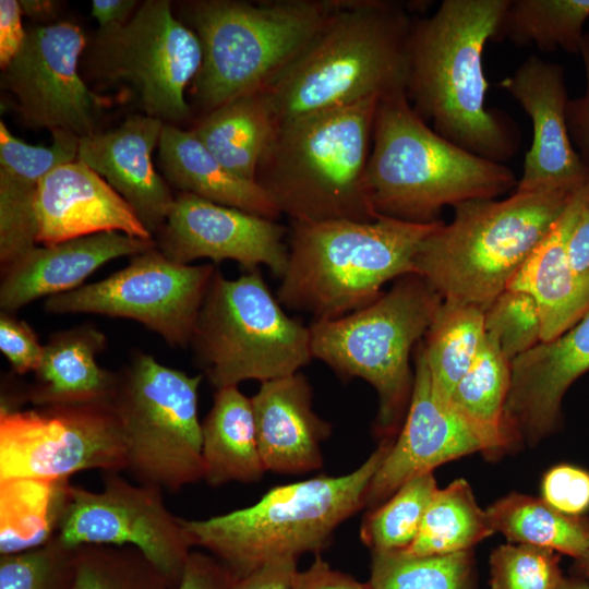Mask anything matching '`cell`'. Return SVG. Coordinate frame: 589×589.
Instances as JSON below:
<instances>
[{"label":"cell","instance_id":"1","mask_svg":"<svg viewBox=\"0 0 589 589\" xmlns=\"http://www.w3.org/2000/svg\"><path fill=\"white\" fill-rule=\"evenodd\" d=\"M509 0H444L412 23L406 95L416 113L454 144L503 163L520 133L505 113L485 107L482 53Z\"/></svg>","mask_w":589,"mask_h":589},{"label":"cell","instance_id":"2","mask_svg":"<svg viewBox=\"0 0 589 589\" xmlns=\"http://www.w3.org/2000/svg\"><path fill=\"white\" fill-rule=\"evenodd\" d=\"M413 21L385 0H340L298 57L265 88L276 123L405 92Z\"/></svg>","mask_w":589,"mask_h":589},{"label":"cell","instance_id":"3","mask_svg":"<svg viewBox=\"0 0 589 589\" xmlns=\"http://www.w3.org/2000/svg\"><path fill=\"white\" fill-rule=\"evenodd\" d=\"M380 98L276 123L255 181L290 221H371L365 183Z\"/></svg>","mask_w":589,"mask_h":589},{"label":"cell","instance_id":"4","mask_svg":"<svg viewBox=\"0 0 589 589\" xmlns=\"http://www.w3.org/2000/svg\"><path fill=\"white\" fill-rule=\"evenodd\" d=\"M517 182L505 164L437 134L416 113L405 92L378 100L365 170L377 216L431 224L440 220L444 206L495 199Z\"/></svg>","mask_w":589,"mask_h":589},{"label":"cell","instance_id":"5","mask_svg":"<svg viewBox=\"0 0 589 589\" xmlns=\"http://www.w3.org/2000/svg\"><path fill=\"white\" fill-rule=\"evenodd\" d=\"M393 438L354 470L278 485L256 503L206 519L180 518L191 546L206 549L237 579L279 558L320 554L334 531L366 504L370 483Z\"/></svg>","mask_w":589,"mask_h":589},{"label":"cell","instance_id":"6","mask_svg":"<svg viewBox=\"0 0 589 589\" xmlns=\"http://www.w3.org/2000/svg\"><path fill=\"white\" fill-rule=\"evenodd\" d=\"M440 221H291L277 299L314 320L356 312L375 301L385 284L414 273L418 248Z\"/></svg>","mask_w":589,"mask_h":589},{"label":"cell","instance_id":"7","mask_svg":"<svg viewBox=\"0 0 589 589\" xmlns=\"http://www.w3.org/2000/svg\"><path fill=\"white\" fill-rule=\"evenodd\" d=\"M578 189L514 191L503 200L455 205L452 221H440L420 243L414 274L443 299L470 303L485 312L548 236Z\"/></svg>","mask_w":589,"mask_h":589},{"label":"cell","instance_id":"8","mask_svg":"<svg viewBox=\"0 0 589 589\" xmlns=\"http://www.w3.org/2000/svg\"><path fill=\"white\" fill-rule=\"evenodd\" d=\"M340 0H197L189 19L203 51L191 95L204 115L265 89L305 48Z\"/></svg>","mask_w":589,"mask_h":589},{"label":"cell","instance_id":"9","mask_svg":"<svg viewBox=\"0 0 589 589\" xmlns=\"http://www.w3.org/2000/svg\"><path fill=\"white\" fill-rule=\"evenodd\" d=\"M443 298L418 274L397 278L369 305L309 326L313 359L338 375L368 382L378 397L375 433L393 438L405 420L414 382L412 348L425 336Z\"/></svg>","mask_w":589,"mask_h":589},{"label":"cell","instance_id":"10","mask_svg":"<svg viewBox=\"0 0 589 589\" xmlns=\"http://www.w3.org/2000/svg\"><path fill=\"white\" fill-rule=\"evenodd\" d=\"M310 328L290 317L259 269L235 279L215 271L190 345L216 388L300 372L313 358Z\"/></svg>","mask_w":589,"mask_h":589},{"label":"cell","instance_id":"11","mask_svg":"<svg viewBox=\"0 0 589 589\" xmlns=\"http://www.w3.org/2000/svg\"><path fill=\"white\" fill-rule=\"evenodd\" d=\"M117 374L111 404L124 436L127 470L137 483L167 492L203 480L199 387L204 376L145 352Z\"/></svg>","mask_w":589,"mask_h":589},{"label":"cell","instance_id":"12","mask_svg":"<svg viewBox=\"0 0 589 589\" xmlns=\"http://www.w3.org/2000/svg\"><path fill=\"white\" fill-rule=\"evenodd\" d=\"M82 57L88 77L128 85L144 115L166 124L190 117L184 93L201 68L202 45L169 1L146 0L124 24L99 28Z\"/></svg>","mask_w":589,"mask_h":589},{"label":"cell","instance_id":"13","mask_svg":"<svg viewBox=\"0 0 589 589\" xmlns=\"http://www.w3.org/2000/svg\"><path fill=\"white\" fill-rule=\"evenodd\" d=\"M127 466L111 400L0 409V480L65 481L80 471L120 472Z\"/></svg>","mask_w":589,"mask_h":589},{"label":"cell","instance_id":"14","mask_svg":"<svg viewBox=\"0 0 589 589\" xmlns=\"http://www.w3.org/2000/svg\"><path fill=\"white\" fill-rule=\"evenodd\" d=\"M215 271L213 264L173 262L154 247L101 280L47 298L45 310L133 320L169 346L184 348Z\"/></svg>","mask_w":589,"mask_h":589},{"label":"cell","instance_id":"15","mask_svg":"<svg viewBox=\"0 0 589 589\" xmlns=\"http://www.w3.org/2000/svg\"><path fill=\"white\" fill-rule=\"evenodd\" d=\"M100 492L70 484L57 537L67 545H130L140 550L175 588L191 544L180 517L166 507L163 491L104 472Z\"/></svg>","mask_w":589,"mask_h":589},{"label":"cell","instance_id":"16","mask_svg":"<svg viewBox=\"0 0 589 589\" xmlns=\"http://www.w3.org/2000/svg\"><path fill=\"white\" fill-rule=\"evenodd\" d=\"M87 43L71 22L26 29L20 51L1 73V87L14 96L26 127L65 130L80 137L100 131L107 98L86 85L79 69Z\"/></svg>","mask_w":589,"mask_h":589},{"label":"cell","instance_id":"17","mask_svg":"<svg viewBox=\"0 0 589 589\" xmlns=\"http://www.w3.org/2000/svg\"><path fill=\"white\" fill-rule=\"evenodd\" d=\"M479 452L496 456L505 453L506 447L501 438L473 423L450 400L435 392L421 340L416 351L414 382L405 420L370 483L365 505L372 510L410 479Z\"/></svg>","mask_w":589,"mask_h":589},{"label":"cell","instance_id":"18","mask_svg":"<svg viewBox=\"0 0 589 589\" xmlns=\"http://www.w3.org/2000/svg\"><path fill=\"white\" fill-rule=\"evenodd\" d=\"M288 231L277 220L179 192L155 242L180 264L229 260L245 271L267 266L281 278L288 263Z\"/></svg>","mask_w":589,"mask_h":589},{"label":"cell","instance_id":"19","mask_svg":"<svg viewBox=\"0 0 589 589\" xmlns=\"http://www.w3.org/2000/svg\"><path fill=\"white\" fill-rule=\"evenodd\" d=\"M500 85L519 104L532 124V142L515 191L574 190L589 181L567 128L569 98L563 68L532 55Z\"/></svg>","mask_w":589,"mask_h":589},{"label":"cell","instance_id":"20","mask_svg":"<svg viewBox=\"0 0 589 589\" xmlns=\"http://www.w3.org/2000/svg\"><path fill=\"white\" fill-rule=\"evenodd\" d=\"M589 371V310L558 337L540 341L512 361L503 426L509 449L534 445L562 425L569 387Z\"/></svg>","mask_w":589,"mask_h":589},{"label":"cell","instance_id":"21","mask_svg":"<svg viewBox=\"0 0 589 589\" xmlns=\"http://www.w3.org/2000/svg\"><path fill=\"white\" fill-rule=\"evenodd\" d=\"M164 125L144 113L130 116L115 130L82 136L77 156L123 197L153 238L176 196L152 161Z\"/></svg>","mask_w":589,"mask_h":589},{"label":"cell","instance_id":"22","mask_svg":"<svg viewBox=\"0 0 589 589\" xmlns=\"http://www.w3.org/2000/svg\"><path fill=\"white\" fill-rule=\"evenodd\" d=\"M36 216L37 244L41 245L106 231L154 239L123 197L79 159L44 177Z\"/></svg>","mask_w":589,"mask_h":589},{"label":"cell","instance_id":"23","mask_svg":"<svg viewBox=\"0 0 589 589\" xmlns=\"http://www.w3.org/2000/svg\"><path fill=\"white\" fill-rule=\"evenodd\" d=\"M154 247L155 239H142L119 231L36 245L1 271V311L15 313L39 298L77 289L107 262L121 256L131 257Z\"/></svg>","mask_w":589,"mask_h":589},{"label":"cell","instance_id":"24","mask_svg":"<svg viewBox=\"0 0 589 589\" xmlns=\"http://www.w3.org/2000/svg\"><path fill=\"white\" fill-rule=\"evenodd\" d=\"M301 372L262 382L251 397L259 453L266 471L303 474L323 466L321 444L332 425L313 410Z\"/></svg>","mask_w":589,"mask_h":589},{"label":"cell","instance_id":"25","mask_svg":"<svg viewBox=\"0 0 589 589\" xmlns=\"http://www.w3.org/2000/svg\"><path fill=\"white\" fill-rule=\"evenodd\" d=\"M47 146L27 144L0 121V266L5 269L37 244L36 200L41 180L79 156L80 136L55 130Z\"/></svg>","mask_w":589,"mask_h":589},{"label":"cell","instance_id":"26","mask_svg":"<svg viewBox=\"0 0 589 589\" xmlns=\"http://www.w3.org/2000/svg\"><path fill=\"white\" fill-rule=\"evenodd\" d=\"M589 201V181L573 195L548 236L534 249L507 289L530 294L541 317V341L574 326L589 310V283L581 280L567 259V241Z\"/></svg>","mask_w":589,"mask_h":589},{"label":"cell","instance_id":"27","mask_svg":"<svg viewBox=\"0 0 589 589\" xmlns=\"http://www.w3.org/2000/svg\"><path fill=\"white\" fill-rule=\"evenodd\" d=\"M106 344V335L91 324L53 333L33 382L20 392L21 402L41 407L110 401L118 374L97 362Z\"/></svg>","mask_w":589,"mask_h":589},{"label":"cell","instance_id":"28","mask_svg":"<svg viewBox=\"0 0 589 589\" xmlns=\"http://www.w3.org/2000/svg\"><path fill=\"white\" fill-rule=\"evenodd\" d=\"M158 145L163 173L180 192L265 218L280 217L277 205L257 182L231 173L192 130L165 123Z\"/></svg>","mask_w":589,"mask_h":589},{"label":"cell","instance_id":"29","mask_svg":"<svg viewBox=\"0 0 589 589\" xmlns=\"http://www.w3.org/2000/svg\"><path fill=\"white\" fill-rule=\"evenodd\" d=\"M204 479L211 486L259 481L266 471L256 442L251 398L238 386L216 389L202 422Z\"/></svg>","mask_w":589,"mask_h":589},{"label":"cell","instance_id":"30","mask_svg":"<svg viewBox=\"0 0 589 589\" xmlns=\"http://www.w3.org/2000/svg\"><path fill=\"white\" fill-rule=\"evenodd\" d=\"M275 128L268 98L264 91H259L204 115L192 132L231 173L255 181L259 161Z\"/></svg>","mask_w":589,"mask_h":589},{"label":"cell","instance_id":"31","mask_svg":"<svg viewBox=\"0 0 589 589\" xmlns=\"http://www.w3.org/2000/svg\"><path fill=\"white\" fill-rule=\"evenodd\" d=\"M70 484L69 480H0L1 555L40 546L56 537Z\"/></svg>","mask_w":589,"mask_h":589},{"label":"cell","instance_id":"32","mask_svg":"<svg viewBox=\"0 0 589 589\" xmlns=\"http://www.w3.org/2000/svg\"><path fill=\"white\" fill-rule=\"evenodd\" d=\"M486 514L494 532L509 542L551 549L574 560L589 550V517L566 515L542 497L510 493Z\"/></svg>","mask_w":589,"mask_h":589},{"label":"cell","instance_id":"33","mask_svg":"<svg viewBox=\"0 0 589 589\" xmlns=\"http://www.w3.org/2000/svg\"><path fill=\"white\" fill-rule=\"evenodd\" d=\"M422 340L435 392L449 397L476 361L485 341L484 311L454 299H443Z\"/></svg>","mask_w":589,"mask_h":589},{"label":"cell","instance_id":"34","mask_svg":"<svg viewBox=\"0 0 589 589\" xmlns=\"http://www.w3.org/2000/svg\"><path fill=\"white\" fill-rule=\"evenodd\" d=\"M589 0H509L492 41L579 55Z\"/></svg>","mask_w":589,"mask_h":589},{"label":"cell","instance_id":"35","mask_svg":"<svg viewBox=\"0 0 589 589\" xmlns=\"http://www.w3.org/2000/svg\"><path fill=\"white\" fill-rule=\"evenodd\" d=\"M493 532L486 510L477 504L469 483L457 479L437 489L416 540L405 551L412 555L469 551Z\"/></svg>","mask_w":589,"mask_h":589},{"label":"cell","instance_id":"36","mask_svg":"<svg viewBox=\"0 0 589 589\" xmlns=\"http://www.w3.org/2000/svg\"><path fill=\"white\" fill-rule=\"evenodd\" d=\"M512 380V362L488 334L476 361L454 388L449 400L469 420L497 436L509 449L504 408Z\"/></svg>","mask_w":589,"mask_h":589},{"label":"cell","instance_id":"37","mask_svg":"<svg viewBox=\"0 0 589 589\" xmlns=\"http://www.w3.org/2000/svg\"><path fill=\"white\" fill-rule=\"evenodd\" d=\"M371 589H474L469 551L412 555L405 550L372 552Z\"/></svg>","mask_w":589,"mask_h":589},{"label":"cell","instance_id":"38","mask_svg":"<svg viewBox=\"0 0 589 589\" xmlns=\"http://www.w3.org/2000/svg\"><path fill=\"white\" fill-rule=\"evenodd\" d=\"M437 489L433 472L404 483L386 502L366 515L360 529L362 542L372 552L408 549L419 533Z\"/></svg>","mask_w":589,"mask_h":589},{"label":"cell","instance_id":"39","mask_svg":"<svg viewBox=\"0 0 589 589\" xmlns=\"http://www.w3.org/2000/svg\"><path fill=\"white\" fill-rule=\"evenodd\" d=\"M71 589H173L140 550L130 545L76 546Z\"/></svg>","mask_w":589,"mask_h":589},{"label":"cell","instance_id":"40","mask_svg":"<svg viewBox=\"0 0 589 589\" xmlns=\"http://www.w3.org/2000/svg\"><path fill=\"white\" fill-rule=\"evenodd\" d=\"M76 548L57 536L45 544L0 557V589H71Z\"/></svg>","mask_w":589,"mask_h":589},{"label":"cell","instance_id":"41","mask_svg":"<svg viewBox=\"0 0 589 589\" xmlns=\"http://www.w3.org/2000/svg\"><path fill=\"white\" fill-rule=\"evenodd\" d=\"M557 552L530 544H503L490 556L492 589H558L564 579Z\"/></svg>","mask_w":589,"mask_h":589},{"label":"cell","instance_id":"42","mask_svg":"<svg viewBox=\"0 0 589 589\" xmlns=\"http://www.w3.org/2000/svg\"><path fill=\"white\" fill-rule=\"evenodd\" d=\"M486 334L512 362L541 341V317L533 298L506 289L484 312Z\"/></svg>","mask_w":589,"mask_h":589},{"label":"cell","instance_id":"43","mask_svg":"<svg viewBox=\"0 0 589 589\" xmlns=\"http://www.w3.org/2000/svg\"><path fill=\"white\" fill-rule=\"evenodd\" d=\"M541 492L557 510L584 516L589 510V471L568 464L554 466L544 474Z\"/></svg>","mask_w":589,"mask_h":589},{"label":"cell","instance_id":"44","mask_svg":"<svg viewBox=\"0 0 589 589\" xmlns=\"http://www.w3.org/2000/svg\"><path fill=\"white\" fill-rule=\"evenodd\" d=\"M0 350L9 361L13 373L24 375L36 370L44 345L27 322L16 317L14 313L1 311Z\"/></svg>","mask_w":589,"mask_h":589},{"label":"cell","instance_id":"45","mask_svg":"<svg viewBox=\"0 0 589 589\" xmlns=\"http://www.w3.org/2000/svg\"><path fill=\"white\" fill-rule=\"evenodd\" d=\"M238 579L215 556L191 551L173 589H232Z\"/></svg>","mask_w":589,"mask_h":589},{"label":"cell","instance_id":"46","mask_svg":"<svg viewBox=\"0 0 589 589\" xmlns=\"http://www.w3.org/2000/svg\"><path fill=\"white\" fill-rule=\"evenodd\" d=\"M579 56L586 72V91L577 98H569L566 120L572 143L589 175V32L584 36Z\"/></svg>","mask_w":589,"mask_h":589},{"label":"cell","instance_id":"47","mask_svg":"<svg viewBox=\"0 0 589 589\" xmlns=\"http://www.w3.org/2000/svg\"><path fill=\"white\" fill-rule=\"evenodd\" d=\"M290 589H371L348 574L334 569L320 554L304 570L297 572Z\"/></svg>","mask_w":589,"mask_h":589},{"label":"cell","instance_id":"48","mask_svg":"<svg viewBox=\"0 0 589 589\" xmlns=\"http://www.w3.org/2000/svg\"><path fill=\"white\" fill-rule=\"evenodd\" d=\"M22 9L17 0L0 1V65L3 70L20 51L26 31L22 24Z\"/></svg>","mask_w":589,"mask_h":589},{"label":"cell","instance_id":"49","mask_svg":"<svg viewBox=\"0 0 589 589\" xmlns=\"http://www.w3.org/2000/svg\"><path fill=\"white\" fill-rule=\"evenodd\" d=\"M297 572L296 558L275 560L239 578L232 589H290Z\"/></svg>","mask_w":589,"mask_h":589},{"label":"cell","instance_id":"50","mask_svg":"<svg viewBox=\"0 0 589 589\" xmlns=\"http://www.w3.org/2000/svg\"><path fill=\"white\" fill-rule=\"evenodd\" d=\"M567 259L576 276L589 283V201L568 238Z\"/></svg>","mask_w":589,"mask_h":589},{"label":"cell","instance_id":"51","mask_svg":"<svg viewBox=\"0 0 589 589\" xmlns=\"http://www.w3.org/2000/svg\"><path fill=\"white\" fill-rule=\"evenodd\" d=\"M136 0H93L92 16L99 28H108L128 22L139 8Z\"/></svg>","mask_w":589,"mask_h":589},{"label":"cell","instance_id":"52","mask_svg":"<svg viewBox=\"0 0 589 589\" xmlns=\"http://www.w3.org/2000/svg\"><path fill=\"white\" fill-rule=\"evenodd\" d=\"M23 15L36 22L51 23L58 16L59 4L52 0H19Z\"/></svg>","mask_w":589,"mask_h":589},{"label":"cell","instance_id":"53","mask_svg":"<svg viewBox=\"0 0 589 589\" xmlns=\"http://www.w3.org/2000/svg\"><path fill=\"white\" fill-rule=\"evenodd\" d=\"M558 589H589V581L577 577H564Z\"/></svg>","mask_w":589,"mask_h":589},{"label":"cell","instance_id":"54","mask_svg":"<svg viewBox=\"0 0 589 589\" xmlns=\"http://www.w3.org/2000/svg\"><path fill=\"white\" fill-rule=\"evenodd\" d=\"M574 568L579 577L589 581V550L581 557L575 560Z\"/></svg>","mask_w":589,"mask_h":589}]
</instances>
